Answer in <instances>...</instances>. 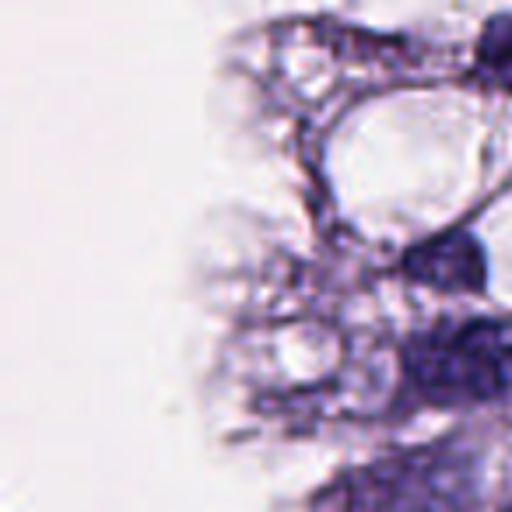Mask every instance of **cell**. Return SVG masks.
<instances>
[{"label":"cell","instance_id":"3957f363","mask_svg":"<svg viewBox=\"0 0 512 512\" xmlns=\"http://www.w3.org/2000/svg\"><path fill=\"white\" fill-rule=\"evenodd\" d=\"M407 278L439 292H481L484 288V253L467 232L435 235L407 253Z\"/></svg>","mask_w":512,"mask_h":512},{"label":"cell","instance_id":"277c9868","mask_svg":"<svg viewBox=\"0 0 512 512\" xmlns=\"http://www.w3.org/2000/svg\"><path fill=\"white\" fill-rule=\"evenodd\" d=\"M477 67L491 85L512 92V15H498L488 22L481 46H477Z\"/></svg>","mask_w":512,"mask_h":512},{"label":"cell","instance_id":"7a4b0ae2","mask_svg":"<svg viewBox=\"0 0 512 512\" xmlns=\"http://www.w3.org/2000/svg\"><path fill=\"white\" fill-rule=\"evenodd\" d=\"M470 491V467L460 456L418 453L386 460L365 477L362 502L372 512H439Z\"/></svg>","mask_w":512,"mask_h":512},{"label":"cell","instance_id":"6da1fadb","mask_svg":"<svg viewBox=\"0 0 512 512\" xmlns=\"http://www.w3.org/2000/svg\"><path fill=\"white\" fill-rule=\"evenodd\" d=\"M414 393L432 404H491L512 397V334L498 323H460L404 348Z\"/></svg>","mask_w":512,"mask_h":512},{"label":"cell","instance_id":"5b68a950","mask_svg":"<svg viewBox=\"0 0 512 512\" xmlns=\"http://www.w3.org/2000/svg\"><path fill=\"white\" fill-rule=\"evenodd\" d=\"M505 512H512V509H505Z\"/></svg>","mask_w":512,"mask_h":512}]
</instances>
